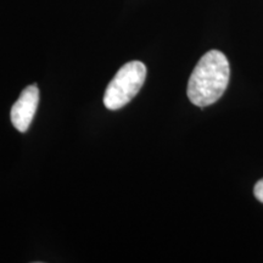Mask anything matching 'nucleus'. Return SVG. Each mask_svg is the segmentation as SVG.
<instances>
[{"label":"nucleus","instance_id":"2","mask_svg":"<svg viewBox=\"0 0 263 263\" xmlns=\"http://www.w3.org/2000/svg\"><path fill=\"white\" fill-rule=\"evenodd\" d=\"M145 78L146 67L143 62L130 61L123 65L105 90V107L115 111L126 106L139 93Z\"/></svg>","mask_w":263,"mask_h":263},{"label":"nucleus","instance_id":"3","mask_svg":"<svg viewBox=\"0 0 263 263\" xmlns=\"http://www.w3.org/2000/svg\"><path fill=\"white\" fill-rule=\"evenodd\" d=\"M39 103V90L37 85H28L24 89L17 101L12 105L11 122L14 127L21 133H25L31 126L33 117H34L35 111H37Z\"/></svg>","mask_w":263,"mask_h":263},{"label":"nucleus","instance_id":"1","mask_svg":"<svg viewBox=\"0 0 263 263\" xmlns=\"http://www.w3.org/2000/svg\"><path fill=\"white\" fill-rule=\"evenodd\" d=\"M229 74V62L226 55L218 50L207 51L189 78V100L199 107L215 104L228 87Z\"/></svg>","mask_w":263,"mask_h":263},{"label":"nucleus","instance_id":"4","mask_svg":"<svg viewBox=\"0 0 263 263\" xmlns=\"http://www.w3.org/2000/svg\"><path fill=\"white\" fill-rule=\"evenodd\" d=\"M254 194H255L256 199H257L259 202L263 203V179L258 180V182L256 183L255 189H254Z\"/></svg>","mask_w":263,"mask_h":263}]
</instances>
